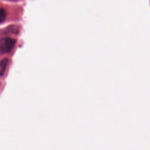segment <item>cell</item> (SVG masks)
Masks as SVG:
<instances>
[{
	"label": "cell",
	"mask_w": 150,
	"mask_h": 150,
	"mask_svg": "<svg viewBox=\"0 0 150 150\" xmlns=\"http://www.w3.org/2000/svg\"><path fill=\"white\" fill-rule=\"evenodd\" d=\"M16 40L9 37L0 39V54H7L11 52L13 49Z\"/></svg>",
	"instance_id": "cell-1"
},
{
	"label": "cell",
	"mask_w": 150,
	"mask_h": 150,
	"mask_svg": "<svg viewBox=\"0 0 150 150\" xmlns=\"http://www.w3.org/2000/svg\"><path fill=\"white\" fill-rule=\"evenodd\" d=\"M8 62V59L6 58H4L0 61V76H4L5 73Z\"/></svg>",
	"instance_id": "cell-2"
},
{
	"label": "cell",
	"mask_w": 150,
	"mask_h": 150,
	"mask_svg": "<svg viewBox=\"0 0 150 150\" xmlns=\"http://www.w3.org/2000/svg\"><path fill=\"white\" fill-rule=\"evenodd\" d=\"M6 13L4 8H0V23L4 22L6 19Z\"/></svg>",
	"instance_id": "cell-3"
}]
</instances>
